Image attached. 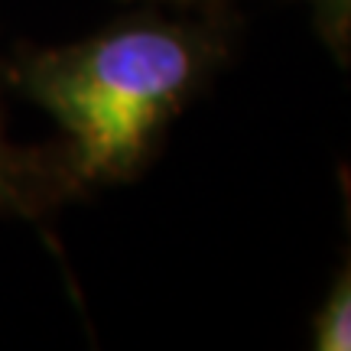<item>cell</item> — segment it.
Listing matches in <instances>:
<instances>
[{"instance_id": "cell-1", "label": "cell", "mask_w": 351, "mask_h": 351, "mask_svg": "<svg viewBox=\"0 0 351 351\" xmlns=\"http://www.w3.org/2000/svg\"><path fill=\"white\" fill-rule=\"evenodd\" d=\"M225 52L215 16L163 13H137L75 43L16 52L13 88L59 127L49 156L62 202L130 182Z\"/></svg>"}, {"instance_id": "cell-2", "label": "cell", "mask_w": 351, "mask_h": 351, "mask_svg": "<svg viewBox=\"0 0 351 351\" xmlns=\"http://www.w3.org/2000/svg\"><path fill=\"white\" fill-rule=\"evenodd\" d=\"M62 202L49 147L26 150L7 137L0 114V221L3 218H36Z\"/></svg>"}, {"instance_id": "cell-3", "label": "cell", "mask_w": 351, "mask_h": 351, "mask_svg": "<svg viewBox=\"0 0 351 351\" xmlns=\"http://www.w3.org/2000/svg\"><path fill=\"white\" fill-rule=\"evenodd\" d=\"M313 348L351 351V238L345 244V257L328 287V296L322 300L313 319Z\"/></svg>"}, {"instance_id": "cell-4", "label": "cell", "mask_w": 351, "mask_h": 351, "mask_svg": "<svg viewBox=\"0 0 351 351\" xmlns=\"http://www.w3.org/2000/svg\"><path fill=\"white\" fill-rule=\"evenodd\" d=\"M319 36L335 56L351 52V0H309Z\"/></svg>"}, {"instance_id": "cell-5", "label": "cell", "mask_w": 351, "mask_h": 351, "mask_svg": "<svg viewBox=\"0 0 351 351\" xmlns=\"http://www.w3.org/2000/svg\"><path fill=\"white\" fill-rule=\"evenodd\" d=\"M156 3H169V7H182V10H215V7H221L228 0H156Z\"/></svg>"}]
</instances>
